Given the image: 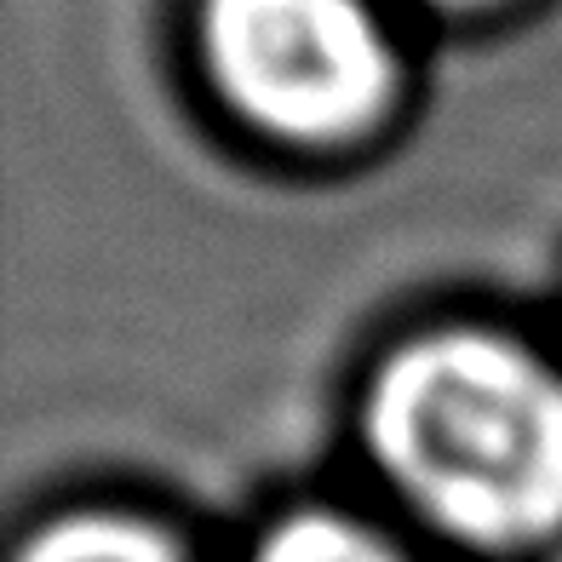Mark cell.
<instances>
[{
  "label": "cell",
  "instance_id": "3957f363",
  "mask_svg": "<svg viewBox=\"0 0 562 562\" xmlns=\"http://www.w3.org/2000/svg\"><path fill=\"white\" fill-rule=\"evenodd\" d=\"M18 562H184L167 533L133 517H64L41 528Z\"/></svg>",
  "mask_w": 562,
  "mask_h": 562
},
{
  "label": "cell",
  "instance_id": "277c9868",
  "mask_svg": "<svg viewBox=\"0 0 562 562\" xmlns=\"http://www.w3.org/2000/svg\"><path fill=\"white\" fill-rule=\"evenodd\" d=\"M252 562H407V557L362 522L311 510V517H288L281 528H270Z\"/></svg>",
  "mask_w": 562,
  "mask_h": 562
},
{
  "label": "cell",
  "instance_id": "6da1fadb",
  "mask_svg": "<svg viewBox=\"0 0 562 562\" xmlns=\"http://www.w3.org/2000/svg\"><path fill=\"white\" fill-rule=\"evenodd\" d=\"M368 448L402 499L465 546L562 533V373L499 334L402 345L368 391Z\"/></svg>",
  "mask_w": 562,
  "mask_h": 562
},
{
  "label": "cell",
  "instance_id": "7a4b0ae2",
  "mask_svg": "<svg viewBox=\"0 0 562 562\" xmlns=\"http://www.w3.org/2000/svg\"><path fill=\"white\" fill-rule=\"evenodd\" d=\"M201 58L229 110L288 144L368 133L396 92L368 0H201Z\"/></svg>",
  "mask_w": 562,
  "mask_h": 562
},
{
  "label": "cell",
  "instance_id": "5b68a950",
  "mask_svg": "<svg viewBox=\"0 0 562 562\" xmlns=\"http://www.w3.org/2000/svg\"><path fill=\"white\" fill-rule=\"evenodd\" d=\"M437 7H482V0H437Z\"/></svg>",
  "mask_w": 562,
  "mask_h": 562
},
{
  "label": "cell",
  "instance_id": "8992f818",
  "mask_svg": "<svg viewBox=\"0 0 562 562\" xmlns=\"http://www.w3.org/2000/svg\"><path fill=\"white\" fill-rule=\"evenodd\" d=\"M557 562H562V557H557Z\"/></svg>",
  "mask_w": 562,
  "mask_h": 562
}]
</instances>
